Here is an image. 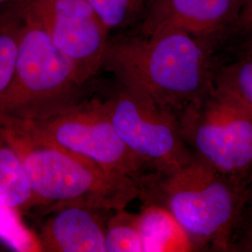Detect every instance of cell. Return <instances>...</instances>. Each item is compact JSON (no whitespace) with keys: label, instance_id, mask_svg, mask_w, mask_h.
Segmentation results:
<instances>
[{"label":"cell","instance_id":"cell-15","mask_svg":"<svg viewBox=\"0 0 252 252\" xmlns=\"http://www.w3.org/2000/svg\"><path fill=\"white\" fill-rule=\"evenodd\" d=\"M0 241L19 252H42L36 234L23 221L22 214L0 204Z\"/></svg>","mask_w":252,"mask_h":252},{"label":"cell","instance_id":"cell-9","mask_svg":"<svg viewBox=\"0 0 252 252\" xmlns=\"http://www.w3.org/2000/svg\"><path fill=\"white\" fill-rule=\"evenodd\" d=\"M245 0H152L140 19L137 32L149 34L178 29L211 47L231 33Z\"/></svg>","mask_w":252,"mask_h":252},{"label":"cell","instance_id":"cell-22","mask_svg":"<svg viewBox=\"0 0 252 252\" xmlns=\"http://www.w3.org/2000/svg\"><path fill=\"white\" fill-rule=\"evenodd\" d=\"M150 1H152V0H147V4H148Z\"/></svg>","mask_w":252,"mask_h":252},{"label":"cell","instance_id":"cell-2","mask_svg":"<svg viewBox=\"0 0 252 252\" xmlns=\"http://www.w3.org/2000/svg\"><path fill=\"white\" fill-rule=\"evenodd\" d=\"M0 133L23 162L36 207L53 211L77 205L116 212L142 197L135 180L47 142L23 120L0 115Z\"/></svg>","mask_w":252,"mask_h":252},{"label":"cell","instance_id":"cell-6","mask_svg":"<svg viewBox=\"0 0 252 252\" xmlns=\"http://www.w3.org/2000/svg\"><path fill=\"white\" fill-rule=\"evenodd\" d=\"M23 121L47 142L135 180L142 195L159 178L126 147L97 96L49 117Z\"/></svg>","mask_w":252,"mask_h":252},{"label":"cell","instance_id":"cell-4","mask_svg":"<svg viewBox=\"0 0 252 252\" xmlns=\"http://www.w3.org/2000/svg\"><path fill=\"white\" fill-rule=\"evenodd\" d=\"M85 85L38 19L28 9L13 78L0 97V115L20 120L49 117L83 98Z\"/></svg>","mask_w":252,"mask_h":252},{"label":"cell","instance_id":"cell-18","mask_svg":"<svg viewBox=\"0 0 252 252\" xmlns=\"http://www.w3.org/2000/svg\"><path fill=\"white\" fill-rule=\"evenodd\" d=\"M252 31V0H245L243 8L231 33L246 36Z\"/></svg>","mask_w":252,"mask_h":252},{"label":"cell","instance_id":"cell-14","mask_svg":"<svg viewBox=\"0 0 252 252\" xmlns=\"http://www.w3.org/2000/svg\"><path fill=\"white\" fill-rule=\"evenodd\" d=\"M106 252H144L137 225V214L126 209L116 211L107 221L105 233Z\"/></svg>","mask_w":252,"mask_h":252},{"label":"cell","instance_id":"cell-1","mask_svg":"<svg viewBox=\"0 0 252 252\" xmlns=\"http://www.w3.org/2000/svg\"><path fill=\"white\" fill-rule=\"evenodd\" d=\"M178 117L213 84L211 47L178 29L109 38L102 69Z\"/></svg>","mask_w":252,"mask_h":252},{"label":"cell","instance_id":"cell-19","mask_svg":"<svg viewBox=\"0 0 252 252\" xmlns=\"http://www.w3.org/2000/svg\"><path fill=\"white\" fill-rule=\"evenodd\" d=\"M233 249H236L237 251L242 252H252V226L244 234L243 237L239 241V244Z\"/></svg>","mask_w":252,"mask_h":252},{"label":"cell","instance_id":"cell-12","mask_svg":"<svg viewBox=\"0 0 252 252\" xmlns=\"http://www.w3.org/2000/svg\"><path fill=\"white\" fill-rule=\"evenodd\" d=\"M0 204L19 213L36 207L27 172L18 154L0 133Z\"/></svg>","mask_w":252,"mask_h":252},{"label":"cell","instance_id":"cell-21","mask_svg":"<svg viewBox=\"0 0 252 252\" xmlns=\"http://www.w3.org/2000/svg\"><path fill=\"white\" fill-rule=\"evenodd\" d=\"M4 1H5V0H0V4H1L2 2H4Z\"/></svg>","mask_w":252,"mask_h":252},{"label":"cell","instance_id":"cell-10","mask_svg":"<svg viewBox=\"0 0 252 252\" xmlns=\"http://www.w3.org/2000/svg\"><path fill=\"white\" fill-rule=\"evenodd\" d=\"M105 212L77 205L54 209L36 234L42 252H106Z\"/></svg>","mask_w":252,"mask_h":252},{"label":"cell","instance_id":"cell-5","mask_svg":"<svg viewBox=\"0 0 252 252\" xmlns=\"http://www.w3.org/2000/svg\"><path fill=\"white\" fill-rule=\"evenodd\" d=\"M179 122L194 157L234 180L252 171V111L217 76Z\"/></svg>","mask_w":252,"mask_h":252},{"label":"cell","instance_id":"cell-13","mask_svg":"<svg viewBox=\"0 0 252 252\" xmlns=\"http://www.w3.org/2000/svg\"><path fill=\"white\" fill-rule=\"evenodd\" d=\"M27 0H14L0 12V97L13 78Z\"/></svg>","mask_w":252,"mask_h":252},{"label":"cell","instance_id":"cell-11","mask_svg":"<svg viewBox=\"0 0 252 252\" xmlns=\"http://www.w3.org/2000/svg\"><path fill=\"white\" fill-rule=\"evenodd\" d=\"M137 225L144 252H186L196 251L171 213L162 205L146 200L137 213Z\"/></svg>","mask_w":252,"mask_h":252},{"label":"cell","instance_id":"cell-20","mask_svg":"<svg viewBox=\"0 0 252 252\" xmlns=\"http://www.w3.org/2000/svg\"><path fill=\"white\" fill-rule=\"evenodd\" d=\"M245 36H246V40L244 43L245 54H252V31Z\"/></svg>","mask_w":252,"mask_h":252},{"label":"cell","instance_id":"cell-7","mask_svg":"<svg viewBox=\"0 0 252 252\" xmlns=\"http://www.w3.org/2000/svg\"><path fill=\"white\" fill-rule=\"evenodd\" d=\"M97 97L126 147L159 178L193 159L170 110L118 81Z\"/></svg>","mask_w":252,"mask_h":252},{"label":"cell","instance_id":"cell-8","mask_svg":"<svg viewBox=\"0 0 252 252\" xmlns=\"http://www.w3.org/2000/svg\"><path fill=\"white\" fill-rule=\"evenodd\" d=\"M28 9L72 64L81 84L101 71L109 31L89 0H28Z\"/></svg>","mask_w":252,"mask_h":252},{"label":"cell","instance_id":"cell-17","mask_svg":"<svg viewBox=\"0 0 252 252\" xmlns=\"http://www.w3.org/2000/svg\"><path fill=\"white\" fill-rule=\"evenodd\" d=\"M216 76L252 111V54H245L243 59L222 68Z\"/></svg>","mask_w":252,"mask_h":252},{"label":"cell","instance_id":"cell-3","mask_svg":"<svg viewBox=\"0 0 252 252\" xmlns=\"http://www.w3.org/2000/svg\"><path fill=\"white\" fill-rule=\"evenodd\" d=\"M236 181L193 157L160 177L143 197L158 196L153 202L171 213L196 251L212 247L225 252L232 249V235L242 207Z\"/></svg>","mask_w":252,"mask_h":252},{"label":"cell","instance_id":"cell-16","mask_svg":"<svg viewBox=\"0 0 252 252\" xmlns=\"http://www.w3.org/2000/svg\"><path fill=\"white\" fill-rule=\"evenodd\" d=\"M108 29L122 31L140 21L147 0H89Z\"/></svg>","mask_w":252,"mask_h":252}]
</instances>
